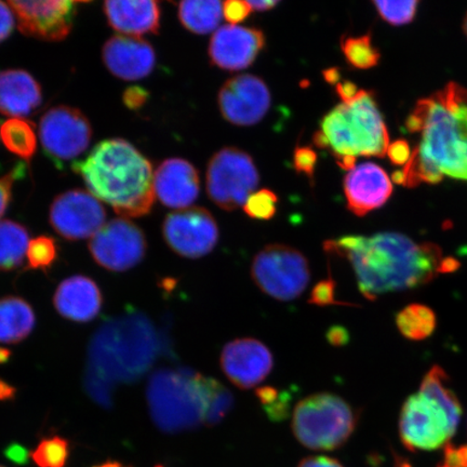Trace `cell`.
Returning <instances> with one entry per match:
<instances>
[{
	"instance_id": "cell-1",
	"label": "cell",
	"mask_w": 467,
	"mask_h": 467,
	"mask_svg": "<svg viewBox=\"0 0 467 467\" xmlns=\"http://www.w3.org/2000/svg\"><path fill=\"white\" fill-rule=\"evenodd\" d=\"M327 254L348 261L368 300L416 289L458 270L459 262L443 256L433 243H417L400 233L343 236L324 244Z\"/></svg>"
},
{
	"instance_id": "cell-2",
	"label": "cell",
	"mask_w": 467,
	"mask_h": 467,
	"mask_svg": "<svg viewBox=\"0 0 467 467\" xmlns=\"http://www.w3.org/2000/svg\"><path fill=\"white\" fill-rule=\"evenodd\" d=\"M418 143L394 182L414 188L445 178L467 181V89L448 84L420 100L406 121Z\"/></svg>"
},
{
	"instance_id": "cell-3",
	"label": "cell",
	"mask_w": 467,
	"mask_h": 467,
	"mask_svg": "<svg viewBox=\"0 0 467 467\" xmlns=\"http://www.w3.org/2000/svg\"><path fill=\"white\" fill-rule=\"evenodd\" d=\"M163 349L162 337L142 313L128 311L105 321L88 350V394L99 405L112 406L115 385L138 381Z\"/></svg>"
},
{
	"instance_id": "cell-4",
	"label": "cell",
	"mask_w": 467,
	"mask_h": 467,
	"mask_svg": "<svg viewBox=\"0 0 467 467\" xmlns=\"http://www.w3.org/2000/svg\"><path fill=\"white\" fill-rule=\"evenodd\" d=\"M73 171L85 181L90 194L112 206L120 217L149 214L155 202L153 167L124 139L105 140Z\"/></svg>"
},
{
	"instance_id": "cell-5",
	"label": "cell",
	"mask_w": 467,
	"mask_h": 467,
	"mask_svg": "<svg viewBox=\"0 0 467 467\" xmlns=\"http://www.w3.org/2000/svg\"><path fill=\"white\" fill-rule=\"evenodd\" d=\"M462 406L440 366L426 373L419 392L401 408L400 436L408 451H431L448 445L457 431Z\"/></svg>"
},
{
	"instance_id": "cell-6",
	"label": "cell",
	"mask_w": 467,
	"mask_h": 467,
	"mask_svg": "<svg viewBox=\"0 0 467 467\" xmlns=\"http://www.w3.org/2000/svg\"><path fill=\"white\" fill-rule=\"evenodd\" d=\"M314 143L330 150L337 165L353 171L356 157H384L389 137L372 92L360 90L352 101L341 103L321 120Z\"/></svg>"
},
{
	"instance_id": "cell-7",
	"label": "cell",
	"mask_w": 467,
	"mask_h": 467,
	"mask_svg": "<svg viewBox=\"0 0 467 467\" xmlns=\"http://www.w3.org/2000/svg\"><path fill=\"white\" fill-rule=\"evenodd\" d=\"M207 378L188 369H161L150 377L148 401L151 419L165 433H181L203 424Z\"/></svg>"
},
{
	"instance_id": "cell-8",
	"label": "cell",
	"mask_w": 467,
	"mask_h": 467,
	"mask_svg": "<svg viewBox=\"0 0 467 467\" xmlns=\"http://www.w3.org/2000/svg\"><path fill=\"white\" fill-rule=\"evenodd\" d=\"M358 417L340 396L314 394L296 405L292 431L301 445L312 451H331L342 447L353 435Z\"/></svg>"
},
{
	"instance_id": "cell-9",
	"label": "cell",
	"mask_w": 467,
	"mask_h": 467,
	"mask_svg": "<svg viewBox=\"0 0 467 467\" xmlns=\"http://www.w3.org/2000/svg\"><path fill=\"white\" fill-rule=\"evenodd\" d=\"M251 276L265 295L278 301H292L307 288L311 272L299 250L275 244L254 256Z\"/></svg>"
},
{
	"instance_id": "cell-10",
	"label": "cell",
	"mask_w": 467,
	"mask_h": 467,
	"mask_svg": "<svg viewBox=\"0 0 467 467\" xmlns=\"http://www.w3.org/2000/svg\"><path fill=\"white\" fill-rule=\"evenodd\" d=\"M259 184V173L253 159L236 148L214 154L207 171V192L215 204L225 212L244 206Z\"/></svg>"
},
{
	"instance_id": "cell-11",
	"label": "cell",
	"mask_w": 467,
	"mask_h": 467,
	"mask_svg": "<svg viewBox=\"0 0 467 467\" xmlns=\"http://www.w3.org/2000/svg\"><path fill=\"white\" fill-rule=\"evenodd\" d=\"M91 137V125L87 117L79 109L66 105L47 110L39 122L43 150L57 165L83 154Z\"/></svg>"
},
{
	"instance_id": "cell-12",
	"label": "cell",
	"mask_w": 467,
	"mask_h": 467,
	"mask_svg": "<svg viewBox=\"0 0 467 467\" xmlns=\"http://www.w3.org/2000/svg\"><path fill=\"white\" fill-rule=\"evenodd\" d=\"M89 250L99 265L112 272H125L144 259L146 239L133 222L114 219L90 239Z\"/></svg>"
},
{
	"instance_id": "cell-13",
	"label": "cell",
	"mask_w": 467,
	"mask_h": 467,
	"mask_svg": "<svg viewBox=\"0 0 467 467\" xmlns=\"http://www.w3.org/2000/svg\"><path fill=\"white\" fill-rule=\"evenodd\" d=\"M163 237L174 253L198 259L217 246L219 229L212 213L202 207L178 210L168 215L162 226Z\"/></svg>"
},
{
	"instance_id": "cell-14",
	"label": "cell",
	"mask_w": 467,
	"mask_h": 467,
	"mask_svg": "<svg viewBox=\"0 0 467 467\" xmlns=\"http://www.w3.org/2000/svg\"><path fill=\"white\" fill-rule=\"evenodd\" d=\"M107 212L90 192L73 190L58 195L51 204V226L68 241L92 238L105 225Z\"/></svg>"
},
{
	"instance_id": "cell-15",
	"label": "cell",
	"mask_w": 467,
	"mask_h": 467,
	"mask_svg": "<svg viewBox=\"0 0 467 467\" xmlns=\"http://www.w3.org/2000/svg\"><path fill=\"white\" fill-rule=\"evenodd\" d=\"M8 5L17 16V26L26 36L46 40V42H61L72 31L76 16L74 2L10 0Z\"/></svg>"
},
{
	"instance_id": "cell-16",
	"label": "cell",
	"mask_w": 467,
	"mask_h": 467,
	"mask_svg": "<svg viewBox=\"0 0 467 467\" xmlns=\"http://www.w3.org/2000/svg\"><path fill=\"white\" fill-rule=\"evenodd\" d=\"M222 116L236 126L258 124L271 107V93L265 81L254 75L227 80L218 97Z\"/></svg>"
},
{
	"instance_id": "cell-17",
	"label": "cell",
	"mask_w": 467,
	"mask_h": 467,
	"mask_svg": "<svg viewBox=\"0 0 467 467\" xmlns=\"http://www.w3.org/2000/svg\"><path fill=\"white\" fill-rule=\"evenodd\" d=\"M273 366L271 350L255 338H237L222 350V370L238 389L256 387L270 375Z\"/></svg>"
},
{
	"instance_id": "cell-18",
	"label": "cell",
	"mask_w": 467,
	"mask_h": 467,
	"mask_svg": "<svg viewBox=\"0 0 467 467\" xmlns=\"http://www.w3.org/2000/svg\"><path fill=\"white\" fill-rule=\"evenodd\" d=\"M265 46V36L258 28L225 26L217 29L209 45L213 66L235 72L247 68Z\"/></svg>"
},
{
	"instance_id": "cell-19",
	"label": "cell",
	"mask_w": 467,
	"mask_h": 467,
	"mask_svg": "<svg viewBox=\"0 0 467 467\" xmlns=\"http://www.w3.org/2000/svg\"><path fill=\"white\" fill-rule=\"evenodd\" d=\"M392 192L393 185L388 173L376 163H361L344 179L348 208L358 217H365L381 208Z\"/></svg>"
},
{
	"instance_id": "cell-20",
	"label": "cell",
	"mask_w": 467,
	"mask_h": 467,
	"mask_svg": "<svg viewBox=\"0 0 467 467\" xmlns=\"http://www.w3.org/2000/svg\"><path fill=\"white\" fill-rule=\"evenodd\" d=\"M103 62L117 78L140 80L153 72L156 56L153 47L140 37L116 35L103 47Z\"/></svg>"
},
{
	"instance_id": "cell-21",
	"label": "cell",
	"mask_w": 467,
	"mask_h": 467,
	"mask_svg": "<svg viewBox=\"0 0 467 467\" xmlns=\"http://www.w3.org/2000/svg\"><path fill=\"white\" fill-rule=\"evenodd\" d=\"M201 181L191 162L181 159L162 161L154 173L155 195L166 207L186 209L200 195Z\"/></svg>"
},
{
	"instance_id": "cell-22",
	"label": "cell",
	"mask_w": 467,
	"mask_h": 467,
	"mask_svg": "<svg viewBox=\"0 0 467 467\" xmlns=\"http://www.w3.org/2000/svg\"><path fill=\"white\" fill-rule=\"evenodd\" d=\"M102 294L95 280L86 276L69 277L58 285L54 305L58 314L76 323H89L101 312Z\"/></svg>"
},
{
	"instance_id": "cell-23",
	"label": "cell",
	"mask_w": 467,
	"mask_h": 467,
	"mask_svg": "<svg viewBox=\"0 0 467 467\" xmlns=\"http://www.w3.org/2000/svg\"><path fill=\"white\" fill-rule=\"evenodd\" d=\"M109 25L125 36L157 34L161 27L160 4L153 0H109L104 3Z\"/></svg>"
},
{
	"instance_id": "cell-24",
	"label": "cell",
	"mask_w": 467,
	"mask_h": 467,
	"mask_svg": "<svg viewBox=\"0 0 467 467\" xmlns=\"http://www.w3.org/2000/svg\"><path fill=\"white\" fill-rule=\"evenodd\" d=\"M43 102L42 87L22 69L0 72V113L13 119L32 115Z\"/></svg>"
},
{
	"instance_id": "cell-25",
	"label": "cell",
	"mask_w": 467,
	"mask_h": 467,
	"mask_svg": "<svg viewBox=\"0 0 467 467\" xmlns=\"http://www.w3.org/2000/svg\"><path fill=\"white\" fill-rule=\"evenodd\" d=\"M35 314L31 306L21 297L0 299V343H19L34 330Z\"/></svg>"
},
{
	"instance_id": "cell-26",
	"label": "cell",
	"mask_w": 467,
	"mask_h": 467,
	"mask_svg": "<svg viewBox=\"0 0 467 467\" xmlns=\"http://www.w3.org/2000/svg\"><path fill=\"white\" fill-rule=\"evenodd\" d=\"M223 4L217 0H189L179 5V19L185 28L198 35L214 31L220 25Z\"/></svg>"
},
{
	"instance_id": "cell-27",
	"label": "cell",
	"mask_w": 467,
	"mask_h": 467,
	"mask_svg": "<svg viewBox=\"0 0 467 467\" xmlns=\"http://www.w3.org/2000/svg\"><path fill=\"white\" fill-rule=\"evenodd\" d=\"M29 244L28 232L16 222H0V271L15 270L22 265Z\"/></svg>"
},
{
	"instance_id": "cell-28",
	"label": "cell",
	"mask_w": 467,
	"mask_h": 467,
	"mask_svg": "<svg viewBox=\"0 0 467 467\" xmlns=\"http://www.w3.org/2000/svg\"><path fill=\"white\" fill-rule=\"evenodd\" d=\"M396 325L400 334L408 340L423 341L433 336L437 317L431 307L413 303L396 315Z\"/></svg>"
},
{
	"instance_id": "cell-29",
	"label": "cell",
	"mask_w": 467,
	"mask_h": 467,
	"mask_svg": "<svg viewBox=\"0 0 467 467\" xmlns=\"http://www.w3.org/2000/svg\"><path fill=\"white\" fill-rule=\"evenodd\" d=\"M3 142L11 153L29 161L36 153L37 138L32 122L23 119H10L0 128Z\"/></svg>"
},
{
	"instance_id": "cell-30",
	"label": "cell",
	"mask_w": 467,
	"mask_h": 467,
	"mask_svg": "<svg viewBox=\"0 0 467 467\" xmlns=\"http://www.w3.org/2000/svg\"><path fill=\"white\" fill-rule=\"evenodd\" d=\"M234 395L223 384L213 378H207L206 407L203 424L214 426L229 416L234 408Z\"/></svg>"
},
{
	"instance_id": "cell-31",
	"label": "cell",
	"mask_w": 467,
	"mask_h": 467,
	"mask_svg": "<svg viewBox=\"0 0 467 467\" xmlns=\"http://www.w3.org/2000/svg\"><path fill=\"white\" fill-rule=\"evenodd\" d=\"M341 48L349 66L358 69H369L378 66L381 54L372 44L369 34L359 37H346Z\"/></svg>"
},
{
	"instance_id": "cell-32",
	"label": "cell",
	"mask_w": 467,
	"mask_h": 467,
	"mask_svg": "<svg viewBox=\"0 0 467 467\" xmlns=\"http://www.w3.org/2000/svg\"><path fill=\"white\" fill-rule=\"evenodd\" d=\"M68 457V441L61 436L44 438L31 452V459L38 467H64Z\"/></svg>"
},
{
	"instance_id": "cell-33",
	"label": "cell",
	"mask_w": 467,
	"mask_h": 467,
	"mask_svg": "<svg viewBox=\"0 0 467 467\" xmlns=\"http://www.w3.org/2000/svg\"><path fill=\"white\" fill-rule=\"evenodd\" d=\"M26 258L28 268L47 271L57 259V246L54 238L38 236L29 242Z\"/></svg>"
},
{
	"instance_id": "cell-34",
	"label": "cell",
	"mask_w": 467,
	"mask_h": 467,
	"mask_svg": "<svg viewBox=\"0 0 467 467\" xmlns=\"http://www.w3.org/2000/svg\"><path fill=\"white\" fill-rule=\"evenodd\" d=\"M378 13L389 25L400 26L410 23L417 14L418 2H375Z\"/></svg>"
},
{
	"instance_id": "cell-35",
	"label": "cell",
	"mask_w": 467,
	"mask_h": 467,
	"mask_svg": "<svg viewBox=\"0 0 467 467\" xmlns=\"http://www.w3.org/2000/svg\"><path fill=\"white\" fill-rule=\"evenodd\" d=\"M278 197L270 190L254 192L244 203V210L250 218L270 220L276 214Z\"/></svg>"
},
{
	"instance_id": "cell-36",
	"label": "cell",
	"mask_w": 467,
	"mask_h": 467,
	"mask_svg": "<svg viewBox=\"0 0 467 467\" xmlns=\"http://www.w3.org/2000/svg\"><path fill=\"white\" fill-rule=\"evenodd\" d=\"M256 396L267 416L274 421H280L288 416L291 397L287 393L279 392L274 388H262L256 390Z\"/></svg>"
},
{
	"instance_id": "cell-37",
	"label": "cell",
	"mask_w": 467,
	"mask_h": 467,
	"mask_svg": "<svg viewBox=\"0 0 467 467\" xmlns=\"http://www.w3.org/2000/svg\"><path fill=\"white\" fill-rule=\"evenodd\" d=\"M26 172V166L22 163L17 165L5 177L0 178V219L5 213L11 201V195H13V188L16 180L23 177Z\"/></svg>"
},
{
	"instance_id": "cell-38",
	"label": "cell",
	"mask_w": 467,
	"mask_h": 467,
	"mask_svg": "<svg viewBox=\"0 0 467 467\" xmlns=\"http://www.w3.org/2000/svg\"><path fill=\"white\" fill-rule=\"evenodd\" d=\"M317 154L307 146L296 148L294 156V166L297 173L306 174V177L314 181L315 167H317Z\"/></svg>"
},
{
	"instance_id": "cell-39",
	"label": "cell",
	"mask_w": 467,
	"mask_h": 467,
	"mask_svg": "<svg viewBox=\"0 0 467 467\" xmlns=\"http://www.w3.org/2000/svg\"><path fill=\"white\" fill-rule=\"evenodd\" d=\"M251 11L253 9H251L248 2L229 0V2L223 3V16L227 22L232 23V26L246 20Z\"/></svg>"
},
{
	"instance_id": "cell-40",
	"label": "cell",
	"mask_w": 467,
	"mask_h": 467,
	"mask_svg": "<svg viewBox=\"0 0 467 467\" xmlns=\"http://www.w3.org/2000/svg\"><path fill=\"white\" fill-rule=\"evenodd\" d=\"M313 305L324 306L330 305H337L335 297V284L332 280H324L314 288L311 296Z\"/></svg>"
},
{
	"instance_id": "cell-41",
	"label": "cell",
	"mask_w": 467,
	"mask_h": 467,
	"mask_svg": "<svg viewBox=\"0 0 467 467\" xmlns=\"http://www.w3.org/2000/svg\"><path fill=\"white\" fill-rule=\"evenodd\" d=\"M148 91L137 86L128 88L122 95V101H124L126 107L134 110L143 108L148 102Z\"/></svg>"
},
{
	"instance_id": "cell-42",
	"label": "cell",
	"mask_w": 467,
	"mask_h": 467,
	"mask_svg": "<svg viewBox=\"0 0 467 467\" xmlns=\"http://www.w3.org/2000/svg\"><path fill=\"white\" fill-rule=\"evenodd\" d=\"M411 151L408 142L404 141V140H399V141L389 145L388 154L389 161L394 165L406 166L409 160H410Z\"/></svg>"
},
{
	"instance_id": "cell-43",
	"label": "cell",
	"mask_w": 467,
	"mask_h": 467,
	"mask_svg": "<svg viewBox=\"0 0 467 467\" xmlns=\"http://www.w3.org/2000/svg\"><path fill=\"white\" fill-rule=\"evenodd\" d=\"M15 28L13 9L8 4L0 2V43L7 39Z\"/></svg>"
},
{
	"instance_id": "cell-44",
	"label": "cell",
	"mask_w": 467,
	"mask_h": 467,
	"mask_svg": "<svg viewBox=\"0 0 467 467\" xmlns=\"http://www.w3.org/2000/svg\"><path fill=\"white\" fill-rule=\"evenodd\" d=\"M5 458L16 465H26L28 458L31 457L27 449L19 445V443H13V445L5 448Z\"/></svg>"
},
{
	"instance_id": "cell-45",
	"label": "cell",
	"mask_w": 467,
	"mask_h": 467,
	"mask_svg": "<svg viewBox=\"0 0 467 467\" xmlns=\"http://www.w3.org/2000/svg\"><path fill=\"white\" fill-rule=\"evenodd\" d=\"M297 467H344L337 460L326 455H314L303 459Z\"/></svg>"
},
{
	"instance_id": "cell-46",
	"label": "cell",
	"mask_w": 467,
	"mask_h": 467,
	"mask_svg": "<svg viewBox=\"0 0 467 467\" xmlns=\"http://www.w3.org/2000/svg\"><path fill=\"white\" fill-rule=\"evenodd\" d=\"M336 91L337 93V96L342 99V102H349L352 101L353 99H355L356 96L358 95V88L356 87L355 84L352 83V81H343V83L337 84Z\"/></svg>"
},
{
	"instance_id": "cell-47",
	"label": "cell",
	"mask_w": 467,
	"mask_h": 467,
	"mask_svg": "<svg viewBox=\"0 0 467 467\" xmlns=\"http://www.w3.org/2000/svg\"><path fill=\"white\" fill-rule=\"evenodd\" d=\"M327 337H328L332 346L341 347L346 346L349 337L346 328H342V327H334V328H331L328 331Z\"/></svg>"
},
{
	"instance_id": "cell-48",
	"label": "cell",
	"mask_w": 467,
	"mask_h": 467,
	"mask_svg": "<svg viewBox=\"0 0 467 467\" xmlns=\"http://www.w3.org/2000/svg\"><path fill=\"white\" fill-rule=\"evenodd\" d=\"M442 465L446 467H462L458 455V448L452 446L451 443L445 446V461H443Z\"/></svg>"
},
{
	"instance_id": "cell-49",
	"label": "cell",
	"mask_w": 467,
	"mask_h": 467,
	"mask_svg": "<svg viewBox=\"0 0 467 467\" xmlns=\"http://www.w3.org/2000/svg\"><path fill=\"white\" fill-rule=\"evenodd\" d=\"M248 4L253 11H266L275 7V5H278V2H272V0H268V2L261 0L260 2L259 0V2H248Z\"/></svg>"
},
{
	"instance_id": "cell-50",
	"label": "cell",
	"mask_w": 467,
	"mask_h": 467,
	"mask_svg": "<svg viewBox=\"0 0 467 467\" xmlns=\"http://www.w3.org/2000/svg\"><path fill=\"white\" fill-rule=\"evenodd\" d=\"M324 78L329 84H337V80L340 79V72H338L337 68L327 69L324 72Z\"/></svg>"
},
{
	"instance_id": "cell-51",
	"label": "cell",
	"mask_w": 467,
	"mask_h": 467,
	"mask_svg": "<svg viewBox=\"0 0 467 467\" xmlns=\"http://www.w3.org/2000/svg\"><path fill=\"white\" fill-rule=\"evenodd\" d=\"M458 455L461 465L467 467V445L458 448Z\"/></svg>"
},
{
	"instance_id": "cell-52",
	"label": "cell",
	"mask_w": 467,
	"mask_h": 467,
	"mask_svg": "<svg viewBox=\"0 0 467 467\" xmlns=\"http://www.w3.org/2000/svg\"><path fill=\"white\" fill-rule=\"evenodd\" d=\"M95 467H126L119 462H113V461H109V462H105L101 465H98Z\"/></svg>"
},
{
	"instance_id": "cell-53",
	"label": "cell",
	"mask_w": 467,
	"mask_h": 467,
	"mask_svg": "<svg viewBox=\"0 0 467 467\" xmlns=\"http://www.w3.org/2000/svg\"><path fill=\"white\" fill-rule=\"evenodd\" d=\"M8 358H9L8 350L0 349V363H2V361L7 360Z\"/></svg>"
},
{
	"instance_id": "cell-54",
	"label": "cell",
	"mask_w": 467,
	"mask_h": 467,
	"mask_svg": "<svg viewBox=\"0 0 467 467\" xmlns=\"http://www.w3.org/2000/svg\"><path fill=\"white\" fill-rule=\"evenodd\" d=\"M463 28H464V32H465L466 36H467V14H466V16H465V19H464Z\"/></svg>"
},
{
	"instance_id": "cell-55",
	"label": "cell",
	"mask_w": 467,
	"mask_h": 467,
	"mask_svg": "<svg viewBox=\"0 0 467 467\" xmlns=\"http://www.w3.org/2000/svg\"><path fill=\"white\" fill-rule=\"evenodd\" d=\"M399 467H410V465H409L406 462H401V463L399 464Z\"/></svg>"
},
{
	"instance_id": "cell-56",
	"label": "cell",
	"mask_w": 467,
	"mask_h": 467,
	"mask_svg": "<svg viewBox=\"0 0 467 467\" xmlns=\"http://www.w3.org/2000/svg\"><path fill=\"white\" fill-rule=\"evenodd\" d=\"M440 467H446V466H445V465H441V466H440Z\"/></svg>"
},
{
	"instance_id": "cell-57",
	"label": "cell",
	"mask_w": 467,
	"mask_h": 467,
	"mask_svg": "<svg viewBox=\"0 0 467 467\" xmlns=\"http://www.w3.org/2000/svg\"><path fill=\"white\" fill-rule=\"evenodd\" d=\"M0 467H5V466L0 465Z\"/></svg>"
}]
</instances>
